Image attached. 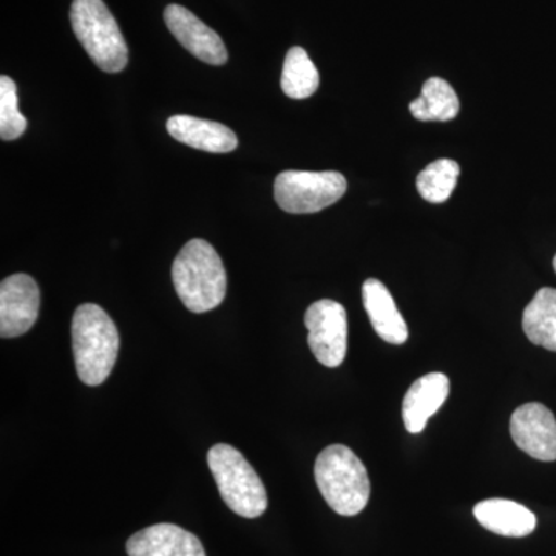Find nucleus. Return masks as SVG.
<instances>
[{"label":"nucleus","mask_w":556,"mask_h":556,"mask_svg":"<svg viewBox=\"0 0 556 556\" xmlns=\"http://www.w3.org/2000/svg\"><path fill=\"white\" fill-rule=\"evenodd\" d=\"M362 298L376 334L391 345H404L408 340V327L386 285L368 278L362 287Z\"/></svg>","instance_id":"ddd939ff"},{"label":"nucleus","mask_w":556,"mask_h":556,"mask_svg":"<svg viewBox=\"0 0 556 556\" xmlns=\"http://www.w3.org/2000/svg\"><path fill=\"white\" fill-rule=\"evenodd\" d=\"M129 556H206L199 538L182 527L163 522L139 530L127 541Z\"/></svg>","instance_id":"9b49d317"},{"label":"nucleus","mask_w":556,"mask_h":556,"mask_svg":"<svg viewBox=\"0 0 556 556\" xmlns=\"http://www.w3.org/2000/svg\"><path fill=\"white\" fill-rule=\"evenodd\" d=\"M320 78L314 62L302 47H292L285 58L281 90L292 100H306L318 89Z\"/></svg>","instance_id":"a211bd4d"},{"label":"nucleus","mask_w":556,"mask_h":556,"mask_svg":"<svg viewBox=\"0 0 556 556\" xmlns=\"http://www.w3.org/2000/svg\"><path fill=\"white\" fill-rule=\"evenodd\" d=\"M28 121L20 112V98L14 80L3 75L0 78V138L13 141L27 130Z\"/></svg>","instance_id":"aec40b11"},{"label":"nucleus","mask_w":556,"mask_h":556,"mask_svg":"<svg viewBox=\"0 0 556 556\" xmlns=\"http://www.w3.org/2000/svg\"><path fill=\"white\" fill-rule=\"evenodd\" d=\"M73 31L90 60L105 73H119L129 62L126 39L102 0H73Z\"/></svg>","instance_id":"20e7f679"},{"label":"nucleus","mask_w":556,"mask_h":556,"mask_svg":"<svg viewBox=\"0 0 556 556\" xmlns=\"http://www.w3.org/2000/svg\"><path fill=\"white\" fill-rule=\"evenodd\" d=\"M460 102L455 89L442 78H430L424 84L420 97L409 104V112L419 121L455 119Z\"/></svg>","instance_id":"f3484780"},{"label":"nucleus","mask_w":556,"mask_h":556,"mask_svg":"<svg viewBox=\"0 0 556 556\" xmlns=\"http://www.w3.org/2000/svg\"><path fill=\"white\" fill-rule=\"evenodd\" d=\"M510 434L518 448L533 459L556 460V419L546 405L530 402L515 409Z\"/></svg>","instance_id":"1a4fd4ad"},{"label":"nucleus","mask_w":556,"mask_h":556,"mask_svg":"<svg viewBox=\"0 0 556 556\" xmlns=\"http://www.w3.org/2000/svg\"><path fill=\"white\" fill-rule=\"evenodd\" d=\"M450 380L442 372H430L417 379L402 402V417L408 433L417 434L427 427L428 419L437 415L447 401Z\"/></svg>","instance_id":"f8f14e48"},{"label":"nucleus","mask_w":556,"mask_h":556,"mask_svg":"<svg viewBox=\"0 0 556 556\" xmlns=\"http://www.w3.org/2000/svg\"><path fill=\"white\" fill-rule=\"evenodd\" d=\"M167 131L182 144L204 152L229 153L239 146V138L229 127L190 115L172 116Z\"/></svg>","instance_id":"4468645a"},{"label":"nucleus","mask_w":556,"mask_h":556,"mask_svg":"<svg viewBox=\"0 0 556 556\" xmlns=\"http://www.w3.org/2000/svg\"><path fill=\"white\" fill-rule=\"evenodd\" d=\"M172 281L190 313H207L222 305L228 291L225 265L206 240L193 239L179 251L172 265Z\"/></svg>","instance_id":"f257e3e1"},{"label":"nucleus","mask_w":556,"mask_h":556,"mask_svg":"<svg viewBox=\"0 0 556 556\" xmlns=\"http://www.w3.org/2000/svg\"><path fill=\"white\" fill-rule=\"evenodd\" d=\"M522 329L533 345L556 353V289L541 288L522 314Z\"/></svg>","instance_id":"dca6fc26"},{"label":"nucleus","mask_w":556,"mask_h":556,"mask_svg":"<svg viewBox=\"0 0 556 556\" xmlns=\"http://www.w3.org/2000/svg\"><path fill=\"white\" fill-rule=\"evenodd\" d=\"M207 466L226 506L240 517H262L268 508V493L257 471L232 445L217 444L207 453Z\"/></svg>","instance_id":"39448f33"},{"label":"nucleus","mask_w":556,"mask_h":556,"mask_svg":"<svg viewBox=\"0 0 556 556\" xmlns=\"http://www.w3.org/2000/svg\"><path fill=\"white\" fill-rule=\"evenodd\" d=\"M73 356L76 371L86 386L98 387L108 380L119 353V332L101 306L80 305L72 321Z\"/></svg>","instance_id":"f03ea898"},{"label":"nucleus","mask_w":556,"mask_h":556,"mask_svg":"<svg viewBox=\"0 0 556 556\" xmlns=\"http://www.w3.org/2000/svg\"><path fill=\"white\" fill-rule=\"evenodd\" d=\"M554 269H555V273H556V255H555V258H554Z\"/></svg>","instance_id":"412c9836"},{"label":"nucleus","mask_w":556,"mask_h":556,"mask_svg":"<svg viewBox=\"0 0 556 556\" xmlns=\"http://www.w3.org/2000/svg\"><path fill=\"white\" fill-rule=\"evenodd\" d=\"M346 189L340 172L285 170L276 178L274 197L289 214H314L338 203Z\"/></svg>","instance_id":"423d86ee"},{"label":"nucleus","mask_w":556,"mask_h":556,"mask_svg":"<svg viewBox=\"0 0 556 556\" xmlns=\"http://www.w3.org/2000/svg\"><path fill=\"white\" fill-rule=\"evenodd\" d=\"M473 515L479 525L496 535L522 538L530 535L536 527V517L529 508L501 497L477 504Z\"/></svg>","instance_id":"2eb2a0df"},{"label":"nucleus","mask_w":556,"mask_h":556,"mask_svg":"<svg viewBox=\"0 0 556 556\" xmlns=\"http://www.w3.org/2000/svg\"><path fill=\"white\" fill-rule=\"evenodd\" d=\"M314 477L328 506L342 517H356L369 501L367 467L346 445H329L318 455Z\"/></svg>","instance_id":"7ed1b4c3"},{"label":"nucleus","mask_w":556,"mask_h":556,"mask_svg":"<svg viewBox=\"0 0 556 556\" xmlns=\"http://www.w3.org/2000/svg\"><path fill=\"white\" fill-rule=\"evenodd\" d=\"M305 325L314 357L325 367H340L348 350L346 309L334 300H318L306 311Z\"/></svg>","instance_id":"0eeeda50"},{"label":"nucleus","mask_w":556,"mask_h":556,"mask_svg":"<svg viewBox=\"0 0 556 556\" xmlns=\"http://www.w3.org/2000/svg\"><path fill=\"white\" fill-rule=\"evenodd\" d=\"M40 291L35 278L14 274L0 285V336L13 339L30 331L38 320Z\"/></svg>","instance_id":"6e6552de"},{"label":"nucleus","mask_w":556,"mask_h":556,"mask_svg":"<svg viewBox=\"0 0 556 556\" xmlns=\"http://www.w3.org/2000/svg\"><path fill=\"white\" fill-rule=\"evenodd\" d=\"M459 175L460 167L455 160L433 161L417 177V190L428 203H445L452 197L453 190L456 189Z\"/></svg>","instance_id":"6ab92c4d"},{"label":"nucleus","mask_w":556,"mask_h":556,"mask_svg":"<svg viewBox=\"0 0 556 556\" xmlns=\"http://www.w3.org/2000/svg\"><path fill=\"white\" fill-rule=\"evenodd\" d=\"M164 21L175 39L200 61L211 65H223L228 61L223 39L192 11L174 3L164 10Z\"/></svg>","instance_id":"9d476101"}]
</instances>
